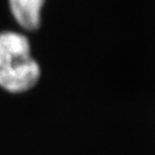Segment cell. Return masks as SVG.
I'll list each match as a JSON object with an SVG mask.
<instances>
[{"label":"cell","mask_w":155,"mask_h":155,"mask_svg":"<svg viewBox=\"0 0 155 155\" xmlns=\"http://www.w3.org/2000/svg\"><path fill=\"white\" fill-rule=\"evenodd\" d=\"M41 77V69L30 57L0 70V87L12 94H21L36 86Z\"/></svg>","instance_id":"6da1fadb"},{"label":"cell","mask_w":155,"mask_h":155,"mask_svg":"<svg viewBox=\"0 0 155 155\" xmlns=\"http://www.w3.org/2000/svg\"><path fill=\"white\" fill-rule=\"evenodd\" d=\"M31 57L26 36L15 31L0 32V70Z\"/></svg>","instance_id":"7a4b0ae2"},{"label":"cell","mask_w":155,"mask_h":155,"mask_svg":"<svg viewBox=\"0 0 155 155\" xmlns=\"http://www.w3.org/2000/svg\"><path fill=\"white\" fill-rule=\"evenodd\" d=\"M10 10L17 24L28 31H34L41 25V10L44 1L41 0H12Z\"/></svg>","instance_id":"3957f363"}]
</instances>
